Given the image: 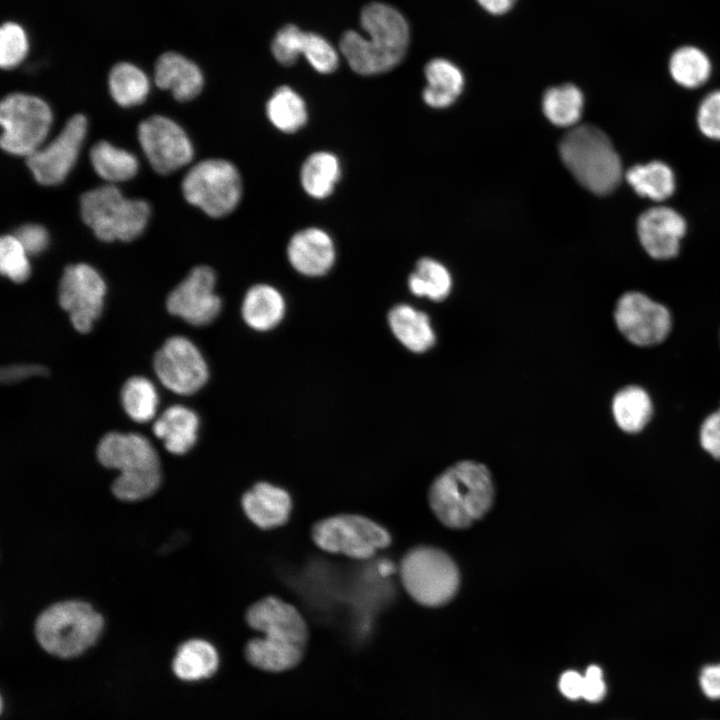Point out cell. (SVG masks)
<instances>
[{
  "label": "cell",
  "instance_id": "6da1fadb",
  "mask_svg": "<svg viewBox=\"0 0 720 720\" xmlns=\"http://www.w3.org/2000/svg\"><path fill=\"white\" fill-rule=\"evenodd\" d=\"M360 23L367 37L349 30L340 39V50L349 67L357 74L371 76L398 65L409 42V27L402 14L389 5L373 2L362 9Z\"/></svg>",
  "mask_w": 720,
  "mask_h": 720
},
{
  "label": "cell",
  "instance_id": "7a4b0ae2",
  "mask_svg": "<svg viewBox=\"0 0 720 720\" xmlns=\"http://www.w3.org/2000/svg\"><path fill=\"white\" fill-rule=\"evenodd\" d=\"M495 488L489 469L463 460L439 474L430 486L428 500L436 518L451 529H465L491 509Z\"/></svg>",
  "mask_w": 720,
  "mask_h": 720
},
{
  "label": "cell",
  "instance_id": "3957f363",
  "mask_svg": "<svg viewBox=\"0 0 720 720\" xmlns=\"http://www.w3.org/2000/svg\"><path fill=\"white\" fill-rule=\"evenodd\" d=\"M97 458L104 467L120 471L112 484V492L120 500L144 499L160 485L158 454L140 434L107 433L97 446Z\"/></svg>",
  "mask_w": 720,
  "mask_h": 720
},
{
  "label": "cell",
  "instance_id": "277c9868",
  "mask_svg": "<svg viewBox=\"0 0 720 720\" xmlns=\"http://www.w3.org/2000/svg\"><path fill=\"white\" fill-rule=\"evenodd\" d=\"M559 153L575 179L593 193L608 194L620 183V158L608 136L595 126L586 124L569 130L560 142Z\"/></svg>",
  "mask_w": 720,
  "mask_h": 720
},
{
  "label": "cell",
  "instance_id": "5b68a950",
  "mask_svg": "<svg viewBox=\"0 0 720 720\" xmlns=\"http://www.w3.org/2000/svg\"><path fill=\"white\" fill-rule=\"evenodd\" d=\"M103 618L83 601L68 600L45 609L35 622V636L47 653L62 659L83 654L95 644Z\"/></svg>",
  "mask_w": 720,
  "mask_h": 720
},
{
  "label": "cell",
  "instance_id": "8992f818",
  "mask_svg": "<svg viewBox=\"0 0 720 720\" xmlns=\"http://www.w3.org/2000/svg\"><path fill=\"white\" fill-rule=\"evenodd\" d=\"M80 213L98 239L128 242L144 232L151 208L147 201L126 198L117 186L106 184L82 194Z\"/></svg>",
  "mask_w": 720,
  "mask_h": 720
},
{
  "label": "cell",
  "instance_id": "52a82bcc",
  "mask_svg": "<svg viewBox=\"0 0 720 720\" xmlns=\"http://www.w3.org/2000/svg\"><path fill=\"white\" fill-rule=\"evenodd\" d=\"M399 575L409 596L427 607L447 604L460 586V573L454 560L431 546L410 549L401 559Z\"/></svg>",
  "mask_w": 720,
  "mask_h": 720
},
{
  "label": "cell",
  "instance_id": "ba28073f",
  "mask_svg": "<svg viewBox=\"0 0 720 720\" xmlns=\"http://www.w3.org/2000/svg\"><path fill=\"white\" fill-rule=\"evenodd\" d=\"M181 186L186 201L213 218L232 213L243 194L239 170L232 162L219 158L194 164L185 174Z\"/></svg>",
  "mask_w": 720,
  "mask_h": 720
},
{
  "label": "cell",
  "instance_id": "9c48e42d",
  "mask_svg": "<svg viewBox=\"0 0 720 720\" xmlns=\"http://www.w3.org/2000/svg\"><path fill=\"white\" fill-rule=\"evenodd\" d=\"M52 123V110L40 97L8 94L0 103L1 147L9 154L27 158L45 144Z\"/></svg>",
  "mask_w": 720,
  "mask_h": 720
},
{
  "label": "cell",
  "instance_id": "30bf717a",
  "mask_svg": "<svg viewBox=\"0 0 720 720\" xmlns=\"http://www.w3.org/2000/svg\"><path fill=\"white\" fill-rule=\"evenodd\" d=\"M322 550L354 559H368L391 543L390 533L375 521L357 514H338L316 522L311 531Z\"/></svg>",
  "mask_w": 720,
  "mask_h": 720
},
{
  "label": "cell",
  "instance_id": "8fae6325",
  "mask_svg": "<svg viewBox=\"0 0 720 720\" xmlns=\"http://www.w3.org/2000/svg\"><path fill=\"white\" fill-rule=\"evenodd\" d=\"M105 294V281L89 264H71L64 269L58 300L78 332L91 330L93 322L102 313Z\"/></svg>",
  "mask_w": 720,
  "mask_h": 720
},
{
  "label": "cell",
  "instance_id": "7c38bea8",
  "mask_svg": "<svg viewBox=\"0 0 720 720\" xmlns=\"http://www.w3.org/2000/svg\"><path fill=\"white\" fill-rule=\"evenodd\" d=\"M87 128L86 117L75 114L56 137L26 158V164L39 184L55 186L66 179L77 162Z\"/></svg>",
  "mask_w": 720,
  "mask_h": 720
},
{
  "label": "cell",
  "instance_id": "4fadbf2b",
  "mask_svg": "<svg viewBox=\"0 0 720 720\" xmlns=\"http://www.w3.org/2000/svg\"><path fill=\"white\" fill-rule=\"evenodd\" d=\"M138 140L151 167L159 174H170L188 165L194 156L191 140L172 119L153 115L138 126Z\"/></svg>",
  "mask_w": 720,
  "mask_h": 720
},
{
  "label": "cell",
  "instance_id": "5bb4252c",
  "mask_svg": "<svg viewBox=\"0 0 720 720\" xmlns=\"http://www.w3.org/2000/svg\"><path fill=\"white\" fill-rule=\"evenodd\" d=\"M154 370L162 384L181 395L197 392L208 379L200 351L185 337L169 338L154 356Z\"/></svg>",
  "mask_w": 720,
  "mask_h": 720
},
{
  "label": "cell",
  "instance_id": "9a60e30c",
  "mask_svg": "<svg viewBox=\"0 0 720 720\" xmlns=\"http://www.w3.org/2000/svg\"><path fill=\"white\" fill-rule=\"evenodd\" d=\"M614 319L621 334L638 346L659 344L672 325L669 310L640 292H627L618 299Z\"/></svg>",
  "mask_w": 720,
  "mask_h": 720
},
{
  "label": "cell",
  "instance_id": "2e32d148",
  "mask_svg": "<svg viewBox=\"0 0 720 720\" xmlns=\"http://www.w3.org/2000/svg\"><path fill=\"white\" fill-rule=\"evenodd\" d=\"M216 275L208 266H196L168 295V311L196 326L211 323L220 313L221 299L215 293Z\"/></svg>",
  "mask_w": 720,
  "mask_h": 720
},
{
  "label": "cell",
  "instance_id": "e0dca14e",
  "mask_svg": "<svg viewBox=\"0 0 720 720\" xmlns=\"http://www.w3.org/2000/svg\"><path fill=\"white\" fill-rule=\"evenodd\" d=\"M247 624L269 642L305 649L307 624L296 607L275 597H264L249 606Z\"/></svg>",
  "mask_w": 720,
  "mask_h": 720
},
{
  "label": "cell",
  "instance_id": "ac0fdd59",
  "mask_svg": "<svg viewBox=\"0 0 720 720\" xmlns=\"http://www.w3.org/2000/svg\"><path fill=\"white\" fill-rule=\"evenodd\" d=\"M685 230L686 223L682 216L668 207L648 209L637 222L639 240L646 252L655 259L676 256Z\"/></svg>",
  "mask_w": 720,
  "mask_h": 720
},
{
  "label": "cell",
  "instance_id": "d6986e66",
  "mask_svg": "<svg viewBox=\"0 0 720 720\" xmlns=\"http://www.w3.org/2000/svg\"><path fill=\"white\" fill-rule=\"evenodd\" d=\"M287 257L291 266L300 274L319 277L327 274L336 260V248L332 237L319 227H307L297 231L287 245Z\"/></svg>",
  "mask_w": 720,
  "mask_h": 720
},
{
  "label": "cell",
  "instance_id": "ffe728a7",
  "mask_svg": "<svg viewBox=\"0 0 720 720\" xmlns=\"http://www.w3.org/2000/svg\"><path fill=\"white\" fill-rule=\"evenodd\" d=\"M241 503L248 519L261 529L282 526L292 509L289 493L267 482L256 483L242 496Z\"/></svg>",
  "mask_w": 720,
  "mask_h": 720
},
{
  "label": "cell",
  "instance_id": "44dd1931",
  "mask_svg": "<svg viewBox=\"0 0 720 720\" xmlns=\"http://www.w3.org/2000/svg\"><path fill=\"white\" fill-rule=\"evenodd\" d=\"M155 84L170 90L178 101H189L198 96L204 85L200 68L185 56L166 52L159 56L154 68Z\"/></svg>",
  "mask_w": 720,
  "mask_h": 720
},
{
  "label": "cell",
  "instance_id": "7402d4cb",
  "mask_svg": "<svg viewBox=\"0 0 720 720\" xmlns=\"http://www.w3.org/2000/svg\"><path fill=\"white\" fill-rule=\"evenodd\" d=\"M387 319L393 335L408 350L423 353L434 346L436 334L425 312L398 304L389 311Z\"/></svg>",
  "mask_w": 720,
  "mask_h": 720
},
{
  "label": "cell",
  "instance_id": "603a6c76",
  "mask_svg": "<svg viewBox=\"0 0 720 720\" xmlns=\"http://www.w3.org/2000/svg\"><path fill=\"white\" fill-rule=\"evenodd\" d=\"M198 416L187 407L174 405L167 408L154 422L153 432L161 439L167 451L182 455L196 442Z\"/></svg>",
  "mask_w": 720,
  "mask_h": 720
},
{
  "label": "cell",
  "instance_id": "cb8c5ba5",
  "mask_svg": "<svg viewBox=\"0 0 720 720\" xmlns=\"http://www.w3.org/2000/svg\"><path fill=\"white\" fill-rule=\"evenodd\" d=\"M241 313L245 323L256 331L276 327L285 314V300L273 286L257 284L245 294Z\"/></svg>",
  "mask_w": 720,
  "mask_h": 720
},
{
  "label": "cell",
  "instance_id": "d4e9b609",
  "mask_svg": "<svg viewBox=\"0 0 720 720\" xmlns=\"http://www.w3.org/2000/svg\"><path fill=\"white\" fill-rule=\"evenodd\" d=\"M427 85L423 90L425 103L433 108L451 105L462 92L464 77L461 70L444 58H435L425 66Z\"/></svg>",
  "mask_w": 720,
  "mask_h": 720
},
{
  "label": "cell",
  "instance_id": "484cf974",
  "mask_svg": "<svg viewBox=\"0 0 720 720\" xmlns=\"http://www.w3.org/2000/svg\"><path fill=\"white\" fill-rule=\"evenodd\" d=\"M219 656L215 647L203 639H190L182 643L172 660L174 675L187 682L211 677L218 668Z\"/></svg>",
  "mask_w": 720,
  "mask_h": 720
},
{
  "label": "cell",
  "instance_id": "4316f807",
  "mask_svg": "<svg viewBox=\"0 0 720 720\" xmlns=\"http://www.w3.org/2000/svg\"><path fill=\"white\" fill-rule=\"evenodd\" d=\"M340 177V161L329 151H316L310 154L300 169V184L303 190L317 200L329 197Z\"/></svg>",
  "mask_w": 720,
  "mask_h": 720
},
{
  "label": "cell",
  "instance_id": "83f0119b",
  "mask_svg": "<svg viewBox=\"0 0 720 720\" xmlns=\"http://www.w3.org/2000/svg\"><path fill=\"white\" fill-rule=\"evenodd\" d=\"M89 156L96 174L108 184L130 180L139 169L134 154L104 140L92 146Z\"/></svg>",
  "mask_w": 720,
  "mask_h": 720
},
{
  "label": "cell",
  "instance_id": "f1b7e54d",
  "mask_svg": "<svg viewBox=\"0 0 720 720\" xmlns=\"http://www.w3.org/2000/svg\"><path fill=\"white\" fill-rule=\"evenodd\" d=\"M270 123L279 131L293 134L302 129L308 120L304 99L289 86L278 87L265 107Z\"/></svg>",
  "mask_w": 720,
  "mask_h": 720
},
{
  "label": "cell",
  "instance_id": "f546056e",
  "mask_svg": "<svg viewBox=\"0 0 720 720\" xmlns=\"http://www.w3.org/2000/svg\"><path fill=\"white\" fill-rule=\"evenodd\" d=\"M616 424L625 432L641 431L652 416V403L647 392L639 386L619 390L612 400Z\"/></svg>",
  "mask_w": 720,
  "mask_h": 720
},
{
  "label": "cell",
  "instance_id": "4dcf8cb0",
  "mask_svg": "<svg viewBox=\"0 0 720 720\" xmlns=\"http://www.w3.org/2000/svg\"><path fill=\"white\" fill-rule=\"evenodd\" d=\"M108 87L118 105L132 107L144 102L150 90V81L136 65L120 62L109 73Z\"/></svg>",
  "mask_w": 720,
  "mask_h": 720
},
{
  "label": "cell",
  "instance_id": "1f68e13d",
  "mask_svg": "<svg viewBox=\"0 0 720 720\" xmlns=\"http://www.w3.org/2000/svg\"><path fill=\"white\" fill-rule=\"evenodd\" d=\"M626 180L638 195L654 201L670 197L675 187L672 170L660 161L631 167Z\"/></svg>",
  "mask_w": 720,
  "mask_h": 720
},
{
  "label": "cell",
  "instance_id": "d6a6232c",
  "mask_svg": "<svg viewBox=\"0 0 720 720\" xmlns=\"http://www.w3.org/2000/svg\"><path fill=\"white\" fill-rule=\"evenodd\" d=\"M408 287L413 295L438 302L450 294L452 277L443 264L424 257L418 260L415 270L409 275Z\"/></svg>",
  "mask_w": 720,
  "mask_h": 720
},
{
  "label": "cell",
  "instance_id": "836d02e7",
  "mask_svg": "<svg viewBox=\"0 0 720 720\" xmlns=\"http://www.w3.org/2000/svg\"><path fill=\"white\" fill-rule=\"evenodd\" d=\"M304 649L269 642L263 637L252 638L245 647V656L253 666L270 672H280L296 666Z\"/></svg>",
  "mask_w": 720,
  "mask_h": 720
},
{
  "label": "cell",
  "instance_id": "e575fe53",
  "mask_svg": "<svg viewBox=\"0 0 720 720\" xmlns=\"http://www.w3.org/2000/svg\"><path fill=\"white\" fill-rule=\"evenodd\" d=\"M583 104L582 92L572 84L549 88L542 102L543 112L548 120L561 127H570L579 121Z\"/></svg>",
  "mask_w": 720,
  "mask_h": 720
},
{
  "label": "cell",
  "instance_id": "d590c367",
  "mask_svg": "<svg viewBox=\"0 0 720 720\" xmlns=\"http://www.w3.org/2000/svg\"><path fill=\"white\" fill-rule=\"evenodd\" d=\"M673 79L686 88L704 84L711 72L710 61L698 48L682 47L676 50L669 62Z\"/></svg>",
  "mask_w": 720,
  "mask_h": 720
},
{
  "label": "cell",
  "instance_id": "8d00e7d4",
  "mask_svg": "<svg viewBox=\"0 0 720 720\" xmlns=\"http://www.w3.org/2000/svg\"><path fill=\"white\" fill-rule=\"evenodd\" d=\"M121 402L128 416L136 422L150 421L156 413L158 395L154 385L146 378H129L121 390Z\"/></svg>",
  "mask_w": 720,
  "mask_h": 720
},
{
  "label": "cell",
  "instance_id": "74e56055",
  "mask_svg": "<svg viewBox=\"0 0 720 720\" xmlns=\"http://www.w3.org/2000/svg\"><path fill=\"white\" fill-rule=\"evenodd\" d=\"M28 256V252L14 234L1 237L0 271L4 276L16 283L26 281L31 273Z\"/></svg>",
  "mask_w": 720,
  "mask_h": 720
},
{
  "label": "cell",
  "instance_id": "f35d334b",
  "mask_svg": "<svg viewBox=\"0 0 720 720\" xmlns=\"http://www.w3.org/2000/svg\"><path fill=\"white\" fill-rule=\"evenodd\" d=\"M29 49L25 30L15 22H5L0 29V66L12 69L26 57Z\"/></svg>",
  "mask_w": 720,
  "mask_h": 720
},
{
  "label": "cell",
  "instance_id": "ab89813d",
  "mask_svg": "<svg viewBox=\"0 0 720 720\" xmlns=\"http://www.w3.org/2000/svg\"><path fill=\"white\" fill-rule=\"evenodd\" d=\"M302 55L317 72L323 74L335 71L339 63L334 47L322 36L312 32L304 34Z\"/></svg>",
  "mask_w": 720,
  "mask_h": 720
},
{
  "label": "cell",
  "instance_id": "60d3db41",
  "mask_svg": "<svg viewBox=\"0 0 720 720\" xmlns=\"http://www.w3.org/2000/svg\"><path fill=\"white\" fill-rule=\"evenodd\" d=\"M304 34V31L292 24L284 26L276 33L271 51L280 64L290 66L298 60L302 55Z\"/></svg>",
  "mask_w": 720,
  "mask_h": 720
},
{
  "label": "cell",
  "instance_id": "b9f144b4",
  "mask_svg": "<svg viewBox=\"0 0 720 720\" xmlns=\"http://www.w3.org/2000/svg\"><path fill=\"white\" fill-rule=\"evenodd\" d=\"M697 122L701 132L715 140H720V90L711 92L701 102Z\"/></svg>",
  "mask_w": 720,
  "mask_h": 720
},
{
  "label": "cell",
  "instance_id": "7bdbcfd3",
  "mask_svg": "<svg viewBox=\"0 0 720 720\" xmlns=\"http://www.w3.org/2000/svg\"><path fill=\"white\" fill-rule=\"evenodd\" d=\"M14 235L29 255L42 253L49 244L48 231L40 224L29 223L22 225Z\"/></svg>",
  "mask_w": 720,
  "mask_h": 720
},
{
  "label": "cell",
  "instance_id": "ee69618b",
  "mask_svg": "<svg viewBox=\"0 0 720 720\" xmlns=\"http://www.w3.org/2000/svg\"><path fill=\"white\" fill-rule=\"evenodd\" d=\"M700 443L712 457L720 460V408L703 421L700 428Z\"/></svg>",
  "mask_w": 720,
  "mask_h": 720
},
{
  "label": "cell",
  "instance_id": "f6af8a7d",
  "mask_svg": "<svg viewBox=\"0 0 720 720\" xmlns=\"http://www.w3.org/2000/svg\"><path fill=\"white\" fill-rule=\"evenodd\" d=\"M606 693L603 673L600 667L591 665L583 675L582 698L589 702H599Z\"/></svg>",
  "mask_w": 720,
  "mask_h": 720
},
{
  "label": "cell",
  "instance_id": "bcb514c9",
  "mask_svg": "<svg viewBox=\"0 0 720 720\" xmlns=\"http://www.w3.org/2000/svg\"><path fill=\"white\" fill-rule=\"evenodd\" d=\"M46 367L36 364H18L2 368L1 381L3 383H14L33 376L47 375Z\"/></svg>",
  "mask_w": 720,
  "mask_h": 720
},
{
  "label": "cell",
  "instance_id": "7dc6e473",
  "mask_svg": "<svg viewBox=\"0 0 720 720\" xmlns=\"http://www.w3.org/2000/svg\"><path fill=\"white\" fill-rule=\"evenodd\" d=\"M699 683L707 697L720 699V664L704 667L700 674Z\"/></svg>",
  "mask_w": 720,
  "mask_h": 720
},
{
  "label": "cell",
  "instance_id": "c3c4849f",
  "mask_svg": "<svg viewBox=\"0 0 720 720\" xmlns=\"http://www.w3.org/2000/svg\"><path fill=\"white\" fill-rule=\"evenodd\" d=\"M559 689L565 697L571 700L582 698L583 675L572 670L564 672L559 680Z\"/></svg>",
  "mask_w": 720,
  "mask_h": 720
},
{
  "label": "cell",
  "instance_id": "681fc988",
  "mask_svg": "<svg viewBox=\"0 0 720 720\" xmlns=\"http://www.w3.org/2000/svg\"><path fill=\"white\" fill-rule=\"evenodd\" d=\"M487 12L493 15H502L508 12L517 0H476Z\"/></svg>",
  "mask_w": 720,
  "mask_h": 720
}]
</instances>
